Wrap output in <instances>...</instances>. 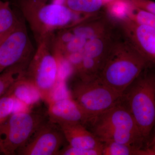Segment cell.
Wrapping results in <instances>:
<instances>
[{"label": "cell", "instance_id": "4fadbf2b", "mask_svg": "<svg viewBox=\"0 0 155 155\" xmlns=\"http://www.w3.org/2000/svg\"><path fill=\"white\" fill-rule=\"evenodd\" d=\"M87 20L70 28L74 34L87 41L99 36L110 30L108 21L103 19Z\"/></svg>", "mask_w": 155, "mask_h": 155}, {"label": "cell", "instance_id": "9c48e42d", "mask_svg": "<svg viewBox=\"0 0 155 155\" xmlns=\"http://www.w3.org/2000/svg\"><path fill=\"white\" fill-rule=\"evenodd\" d=\"M65 140L60 127L47 120L18 150L17 155H58Z\"/></svg>", "mask_w": 155, "mask_h": 155}, {"label": "cell", "instance_id": "e0dca14e", "mask_svg": "<svg viewBox=\"0 0 155 155\" xmlns=\"http://www.w3.org/2000/svg\"><path fill=\"white\" fill-rule=\"evenodd\" d=\"M22 19L11 8L8 2H0V38L13 30Z\"/></svg>", "mask_w": 155, "mask_h": 155}, {"label": "cell", "instance_id": "9a60e30c", "mask_svg": "<svg viewBox=\"0 0 155 155\" xmlns=\"http://www.w3.org/2000/svg\"><path fill=\"white\" fill-rule=\"evenodd\" d=\"M30 61L15 64L0 73V98L7 94L14 84L24 77Z\"/></svg>", "mask_w": 155, "mask_h": 155}, {"label": "cell", "instance_id": "30bf717a", "mask_svg": "<svg viewBox=\"0 0 155 155\" xmlns=\"http://www.w3.org/2000/svg\"><path fill=\"white\" fill-rule=\"evenodd\" d=\"M124 35L149 62L155 63V29L126 18L120 20Z\"/></svg>", "mask_w": 155, "mask_h": 155}, {"label": "cell", "instance_id": "7a4b0ae2", "mask_svg": "<svg viewBox=\"0 0 155 155\" xmlns=\"http://www.w3.org/2000/svg\"><path fill=\"white\" fill-rule=\"evenodd\" d=\"M17 4L37 43L50 39L57 31L71 28L92 17L75 13L63 4L18 0Z\"/></svg>", "mask_w": 155, "mask_h": 155}, {"label": "cell", "instance_id": "f1b7e54d", "mask_svg": "<svg viewBox=\"0 0 155 155\" xmlns=\"http://www.w3.org/2000/svg\"><path fill=\"white\" fill-rule=\"evenodd\" d=\"M1 0H0V2H1Z\"/></svg>", "mask_w": 155, "mask_h": 155}, {"label": "cell", "instance_id": "5bb4252c", "mask_svg": "<svg viewBox=\"0 0 155 155\" xmlns=\"http://www.w3.org/2000/svg\"><path fill=\"white\" fill-rule=\"evenodd\" d=\"M7 94L12 96L16 101L27 105L35 104L41 98L38 91L24 77L14 84Z\"/></svg>", "mask_w": 155, "mask_h": 155}, {"label": "cell", "instance_id": "44dd1931", "mask_svg": "<svg viewBox=\"0 0 155 155\" xmlns=\"http://www.w3.org/2000/svg\"><path fill=\"white\" fill-rule=\"evenodd\" d=\"M15 102L14 97L8 94L0 98V127L14 112Z\"/></svg>", "mask_w": 155, "mask_h": 155}, {"label": "cell", "instance_id": "4316f807", "mask_svg": "<svg viewBox=\"0 0 155 155\" xmlns=\"http://www.w3.org/2000/svg\"><path fill=\"white\" fill-rule=\"evenodd\" d=\"M40 1H41L42 2H44L47 3V2L48 1V0H40Z\"/></svg>", "mask_w": 155, "mask_h": 155}, {"label": "cell", "instance_id": "ffe728a7", "mask_svg": "<svg viewBox=\"0 0 155 155\" xmlns=\"http://www.w3.org/2000/svg\"><path fill=\"white\" fill-rule=\"evenodd\" d=\"M106 5L111 16L120 21L127 17L130 4L127 0H113Z\"/></svg>", "mask_w": 155, "mask_h": 155}, {"label": "cell", "instance_id": "7402d4cb", "mask_svg": "<svg viewBox=\"0 0 155 155\" xmlns=\"http://www.w3.org/2000/svg\"><path fill=\"white\" fill-rule=\"evenodd\" d=\"M58 155H103V149H85L70 146L69 144L63 147Z\"/></svg>", "mask_w": 155, "mask_h": 155}, {"label": "cell", "instance_id": "d6986e66", "mask_svg": "<svg viewBox=\"0 0 155 155\" xmlns=\"http://www.w3.org/2000/svg\"><path fill=\"white\" fill-rule=\"evenodd\" d=\"M126 18L138 24L147 25L155 29V15L149 12L134 7L131 4Z\"/></svg>", "mask_w": 155, "mask_h": 155}, {"label": "cell", "instance_id": "484cf974", "mask_svg": "<svg viewBox=\"0 0 155 155\" xmlns=\"http://www.w3.org/2000/svg\"><path fill=\"white\" fill-rule=\"evenodd\" d=\"M104 1V2L105 5L107 4L108 3H110V2H112L113 0H103Z\"/></svg>", "mask_w": 155, "mask_h": 155}, {"label": "cell", "instance_id": "2e32d148", "mask_svg": "<svg viewBox=\"0 0 155 155\" xmlns=\"http://www.w3.org/2000/svg\"><path fill=\"white\" fill-rule=\"evenodd\" d=\"M64 5L77 14L94 17L105 5L103 0H64Z\"/></svg>", "mask_w": 155, "mask_h": 155}, {"label": "cell", "instance_id": "6da1fadb", "mask_svg": "<svg viewBox=\"0 0 155 155\" xmlns=\"http://www.w3.org/2000/svg\"><path fill=\"white\" fill-rule=\"evenodd\" d=\"M124 36V39L113 40L98 75L103 83L122 95L149 63Z\"/></svg>", "mask_w": 155, "mask_h": 155}, {"label": "cell", "instance_id": "7c38bea8", "mask_svg": "<svg viewBox=\"0 0 155 155\" xmlns=\"http://www.w3.org/2000/svg\"><path fill=\"white\" fill-rule=\"evenodd\" d=\"M58 126L70 146L85 149L103 148L102 143L81 123L64 124Z\"/></svg>", "mask_w": 155, "mask_h": 155}, {"label": "cell", "instance_id": "5b68a950", "mask_svg": "<svg viewBox=\"0 0 155 155\" xmlns=\"http://www.w3.org/2000/svg\"><path fill=\"white\" fill-rule=\"evenodd\" d=\"M71 97L81 109L89 124L99 115L121 101L122 94L103 83L98 77L80 79L71 88Z\"/></svg>", "mask_w": 155, "mask_h": 155}, {"label": "cell", "instance_id": "8992f818", "mask_svg": "<svg viewBox=\"0 0 155 155\" xmlns=\"http://www.w3.org/2000/svg\"><path fill=\"white\" fill-rule=\"evenodd\" d=\"M51 40L38 43V47L26 68L24 77L38 91L41 98L47 103L52 100L60 74L59 58L52 51Z\"/></svg>", "mask_w": 155, "mask_h": 155}, {"label": "cell", "instance_id": "ac0fdd59", "mask_svg": "<svg viewBox=\"0 0 155 155\" xmlns=\"http://www.w3.org/2000/svg\"><path fill=\"white\" fill-rule=\"evenodd\" d=\"M103 143V155H150L147 148L110 142Z\"/></svg>", "mask_w": 155, "mask_h": 155}, {"label": "cell", "instance_id": "83f0119b", "mask_svg": "<svg viewBox=\"0 0 155 155\" xmlns=\"http://www.w3.org/2000/svg\"><path fill=\"white\" fill-rule=\"evenodd\" d=\"M54 1H56V0H54Z\"/></svg>", "mask_w": 155, "mask_h": 155}, {"label": "cell", "instance_id": "52a82bcc", "mask_svg": "<svg viewBox=\"0 0 155 155\" xmlns=\"http://www.w3.org/2000/svg\"><path fill=\"white\" fill-rule=\"evenodd\" d=\"M45 114L32 111L13 112L0 127V153L17 155L46 121Z\"/></svg>", "mask_w": 155, "mask_h": 155}, {"label": "cell", "instance_id": "8fae6325", "mask_svg": "<svg viewBox=\"0 0 155 155\" xmlns=\"http://www.w3.org/2000/svg\"><path fill=\"white\" fill-rule=\"evenodd\" d=\"M48 104V119L50 122L58 125L78 123L86 124V117L71 97L53 98Z\"/></svg>", "mask_w": 155, "mask_h": 155}, {"label": "cell", "instance_id": "277c9868", "mask_svg": "<svg viewBox=\"0 0 155 155\" xmlns=\"http://www.w3.org/2000/svg\"><path fill=\"white\" fill-rule=\"evenodd\" d=\"M143 71L125 91L121 101L133 116L145 141L155 125V75Z\"/></svg>", "mask_w": 155, "mask_h": 155}, {"label": "cell", "instance_id": "ba28073f", "mask_svg": "<svg viewBox=\"0 0 155 155\" xmlns=\"http://www.w3.org/2000/svg\"><path fill=\"white\" fill-rule=\"evenodd\" d=\"M34 52L26 25L22 20L0 38V73L15 64L30 61Z\"/></svg>", "mask_w": 155, "mask_h": 155}, {"label": "cell", "instance_id": "d4e9b609", "mask_svg": "<svg viewBox=\"0 0 155 155\" xmlns=\"http://www.w3.org/2000/svg\"><path fill=\"white\" fill-rule=\"evenodd\" d=\"M154 133L153 137L152 140L151 141V142L150 143H151L155 141V125L154 127Z\"/></svg>", "mask_w": 155, "mask_h": 155}, {"label": "cell", "instance_id": "603a6c76", "mask_svg": "<svg viewBox=\"0 0 155 155\" xmlns=\"http://www.w3.org/2000/svg\"><path fill=\"white\" fill-rule=\"evenodd\" d=\"M131 5L155 15V2L152 0H127Z\"/></svg>", "mask_w": 155, "mask_h": 155}, {"label": "cell", "instance_id": "3957f363", "mask_svg": "<svg viewBox=\"0 0 155 155\" xmlns=\"http://www.w3.org/2000/svg\"><path fill=\"white\" fill-rule=\"evenodd\" d=\"M89 124L91 132L102 143L114 142L142 148L145 142L133 116L122 101Z\"/></svg>", "mask_w": 155, "mask_h": 155}, {"label": "cell", "instance_id": "cb8c5ba5", "mask_svg": "<svg viewBox=\"0 0 155 155\" xmlns=\"http://www.w3.org/2000/svg\"><path fill=\"white\" fill-rule=\"evenodd\" d=\"M147 148L149 150L151 155H155V141L150 143Z\"/></svg>", "mask_w": 155, "mask_h": 155}]
</instances>
